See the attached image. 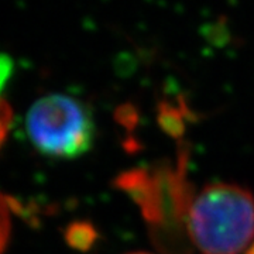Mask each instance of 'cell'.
<instances>
[{
	"label": "cell",
	"mask_w": 254,
	"mask_h": 254,
	"mask_svg": "<svg viewBox=\"0 0 254 254\" xmlns=\"http://www.w3.org/2000/svg\"><path fill=\"white\" fill-rule=\"evenodd\" d=\"M188 233L203 254H240L254 237V196L233 184H213L188 210Z\"/></svg>",
	"instance_id": "obj_1"
},
{
	"label": "cell",
	"mask_w": 254,
	"mask_h": 254,
	"mask_svg": "<svg viewBox=\"0 0 254 254\" xmlns=\"http://www.w3.org/2000/svg\"><path fill=\"white\" fill-rule=\"evenodd\" d=\"M26 131L41 154L73 160L92 148L95 122L86 103L68 95L53 93L33 103L26 116Z\"/></svg>",
	"instance_id": "obj_2"
},
{
	"label": "cell",
	"mask_w": 254,
	"mask_h": 254,
	"mask_svg": "<svg viewBox=\"0 0 254 254\" xmlns=\"http://www.w3.org/2000/svg\"><path fill=\"white\" fill-rule=\"evenodd\" d=\"M11 122V109L6 100H0V145L3 144ZM9 198L0 195V254L6 249L10 235Z\"/></svg>",
	"instance_id": "obj_3"
},
{
	"label": "cell",
	"mask_w": 254,
	"mask_h": 254,
	"mask_svg": "<svg viewBox=\"0 0 254 254\" xmlns=\"http://www.w3.org/2000/svg\"><path fill=\"white\" fill-rule=\"evenodd\" d=\"M65 242L79 252L91 250L98 240V232L89 222H72L65 229Z\"/></svg>",
	"instance_id": "obj_4"
},
{
	"label": "cell",
	"mask_w": 254,
	"mask_h": 254,
	"mask_svg": "<svg viewBox=\"0 0 254 254\" xmlns=\"http://www.w3.org/2000/svg\"><path fill=\"white\" fill-rule=\"evenodd\" d=\"M158 123L163 127L164 131H167L170 136L180 137L182 136L185 125H184V116L178 108H174L173 105L164 102L160 105L158 109Z\"/></svg>",
	"instance_id": "obj_5"
},
{
	"label": "cell",
	"mask_w": 254,
	"mask_h": 254,
	"mask_svg": "<svg viewBox=\"0 0 254 254\" xmlns=\"http://www.w3.org/2000/svg\"><path fill=\"white\" fill-rule=\"evenodd\" d=\"M116 119H118L120 125L131 128V127L137 123L138 116H137L136 109H134L131 105H123V106H120L118 109V112H116Z\"/></svg>",
	"instance_id": "obj_6"
},
{
	"label": "cell",
	"mask_w": 254,
	"mask_h": 254,
	"mask_svg": "<svg viewBox=\"0 0 254 254\" xmlns=\"http://www.w3.org/2000/svg\"><path fill=\"white\" fill-rule=\"evenodd\" d=\"M11 71H13V64H11V61H10L7 57L0 55V93L3 91V88H4L7 79L10 78ZM0 100H1V96H0Z\"/></svg>",
	"instance_id": "obj_7"
},
{
	"label": "cell",
	"mask_w": 254,
	"mask_h": 254,
	"mask_svg": "<svg viewBox=\"0 0 254 254\" xmlns=\"http://www.w3.org/2000/svg\"><path fill=\"white\" fill-rule=\"evenodd\" d=\"M245 254H254V243L249 246L247 249H246V253Z\"/></svg>",
	"instance_id": "obj_8"
},
{
	"label": "cell",
	"mask_w": 254,
	"mask_h": 254,
	"mask_svg": "<svg viewBox=\"0 0 254 254\" xmlns=\"http://www.w3.org/2000/svg\"><path fill=\"white\" fill-rule=\"evenodd\" d=\"M133 254H147V253H133Z\"/></svg>",
	"instance_id": "obj_9"
}]
</instances>
